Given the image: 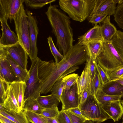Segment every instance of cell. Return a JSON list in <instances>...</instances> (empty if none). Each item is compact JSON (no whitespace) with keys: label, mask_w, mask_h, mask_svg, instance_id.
<instances>
[{"label":"cell","mask_w":123,"mask_h":123,"mask_svg":"<svg viewBox=\"0 0 123 123\" xmlns=\"http://www.w3.org/2000/svg\"><path fill=\"white\" fill-rule=\"evenodd\" d=\"M14 94L21 111L24 105V96L26 87V82L15 81L10 84Z\"/></svg>","instance_id":"cell-17"},{"label":"cell","mask_w":123,"mask_h":123,"mask_svg":"<svg viewBox=\"0 0 123 123\" xmlns=\"http://www.w3.org/2000/svg\"><path fill=\"white\" fill-rule=\"evenodd\" d=\"M47 123H59L56 117L52 118H47Z\"/></svg>","instance_id":"cell-47"},{"label":"cell","mask_w":123,"mask_h":123,"mask_svg":"<svg viewBox=\"0 0 123 123\" xmlns=\"http://www.w3.org/2000/svg\"><path fill=\"white\" fill-rule=\"evenodd\" d=\"M92 94L90 87L81 92L79 97V103L78 107L80 108L87 99L88 96Z\"/></svg>","instance_id":"cell-40"},{"label":"cell","mask_w":123,"mask_h":123,"mask_svg":"<svg viewBox=\"0 0 123 123\" xmlns=\"http://www.w3.org/2000/svg\"><path fill=\"white\" fill-rule=\"evenodd\" d=\"M8 19L0 18L2 35L0 39V46L6 47L14 45L19 42L17 36L12 31L8 23Z\"/></svg>","instance_id":"cell-13"},{"label":"cell","mask_w":123,"mask_h":123,"mask_svg":"<svg viewBox=\"0 0 123 123\" xmlns=\"http://www.w3.org/2000/svg\"><path fill=\"white\" fill-rule=\"evenodd\" d=\"M95 0H60V8L73 20L82 22L89 18Z\"/></svg>","instance_id":"cell-3"},{"label":"cell","mask_w":123,"mask_h":123,"mask_svg":"<svg viewBox=\"0 0 123 123\" xmlns=\"http://www.w3.org/2000/svg\"><path fill=\"white\" fill-rule=\"evenodd\" d=\"M26 111V116L28 121L32 123H47V118L41 114Z\"/></svg>","instance_id":"cell-29"},{"label":"cell","mask_w":123,"mask_h":123,"mask_svg":"<svg viewBox=\"0 0 123 123\" xmlns=\"http://www.w3.org/2000/svg\"><path fill=\"white\" fill-rule=\"evenodd\" d=\"M79 97L77 83L69 89H64L60 97L62 104L61 110L65 111L78 107Z\"/></svg>","instance_id":"cell-11"},{"label":"cell","mask_w":123,"mask_h":123,"mask_svg":"<svg viewBox=\"0 0 123 123\" xmlns=\"http://www.w3.org/2000/svg\"><path fill=\"white\" fill-rule=\"evenodd\" d=\"M111 41L113 45L123 60V32L117 30Z\"/></svg>","instance_id":"cell-25"},{"label":"cell","mask_w":123,"mask_h":123,"mask_svg":"<svg viewBox=\"0 0 123 123\" xmlns=\"http://www.w3.org/2000/svg\"><path fill=\"white\" fill-rule=\"evenodd\" d=\"M68 111L77 116L84 117L80 109L78 107L70 109Z\"/></svg>","instance_id":"cell-45"},{"label":"cell","mask_w":123,"mask_h":123,"mask_svg":"<svg viewBox=\"0 0 123 123\" xmlns=\"http://www.w3.org/2000/svg\"><path fill=\"white\" fill-rule=\"evenodd\" d=\"M0 123H2L1 122H0Z\"/></svg>","instance_id":"cell-52"},{"label":"cell","mask_w":123,"mask_h":123,"mask_svg":"<svg viewBox=\"0 0 123 123\" xmlns=\"http://www.w3.org/2000/svg\"><path fill=\"white\" fill-rule=\"evenodd\" d=\"M0 122L2 123H16L0 114Z\"/></svg>","instance_id":"cell-46"},{"label":"cell","mask_w":123,"mask_h":123,"mask_svg":"<svg viewBox=\"0 0 123 123\" xmlns=\"http://www.w3.org/2000/svg\"><path fill=\"white\" fill-rule=\"evenodd\" d=\"M55 0H24L26 6L32 9L40 8L45 5L50 3Z\"/></svg>","instance_id":"cell-30"},{"label":"cell","mask_w":123,"mask_h":123,"mask_svg":"<svg viewBox=\"0 0 123 123\" xmlns=\"http://www.w3.org/2000/svg\"><path fill=\"white\" fill-rule=\"evenodd\" d=\"M0 104L8 110H14L18 112L21 111L10 85L6 99L3 103Z\"/></svg>","instance_id":"cell-24"},{"label":"cell","mask_w":123,"mask_h":123,"mask_svg":"<svg viewBox=\"0 0 123 123\" xmlns=\"http://www.w3.org/2000/svg\"><path fill=\"white\" fill-rule=\"evenodd\" d=\"M26 111L18 112L14 110L8 111L1 104L0 105V114L16 123H30L26 114Z\"/></svg>","instance_id":"cell-20"},{"label":"cell","mask_w":123,"mask_h":123,"mask_svg":"<svg viewBox=\"0 0 123 123\" xmlns=\"http://www.w3.org/2000/svg\"><path fill=\"white\" fill-rule=\"evenodd\" d=\"M40 105L44 109H50L57 106L60 101L55 95L51 94L39 96L36 99Z\"/></svg>","instance_id":"cell-23"},{"label":"cell","mask_w":123,"mask_h":123,"mask_svg":"<svg viewBox=\"0 0 123 123\" xmlns=\"http://www.w3.org/2000/svg\"><path fill=\"white\" fill-rule=\"evenodd\" d=\"M109 77L111 80L118 78H123V67L111 73Z\"/></svg>","instance_id":"cell-44"},{"label":"cell","mask_w":123,"mask_h":123,"mask_svg":"<svg viewBox=\"0 0 123 123\" xmlns=\"http://www.w3.org/2000/svg\"><path fill=\"white\" fill-rule=\"evenodd\" d=\"M40 59L37 57L32 62L28 71L29 77L26 82V87L24 96V105L36 99L40 95L39 92L40 80L38 74Z\"/></svg>","instance_id":"cell-7"},{"label":"cell","mask_w":123,"mask_h":123,"mask_svg":"<svg viewBox=\"0 0 123 123\" xmlns=\"http://www.w3.org/2000/svg\"><path fill=\"white\" fill-rule=\"evenodd\" d=\"M58 7L57 5H50L45 13L56 38V46L64 56L73 45L75 40L73 38L70 18Z\"/></svg>","instance_id":"cell-2"},{"label":"cell","mask_w":123,"mask_h":123,"mask_svg":"<svg viewBox=\"0 0 123 123\" xmlns=\"http://www.w3.org/2000/svg\"><path fill=\"white\" fill-rule=\"evenodd\" d=\"M113 15L117 25L123 29V0H119Z\"/></svg>","instance_id":"cell-28"},{"label":"cell","mask_w":123,"mask_h":123,"mask_svg":"<svg viewBox=\"0 0 123 123\" xmlns=\"http://www.w3.org/2000/svg\"><path fill=\"white\" fill-rule=\"evenodd\" d=\"M105 112L114 122L117 121L123 115V106L118 100L101 105Z\"/></svg>","instance_id":"cell-15"},{"label":"cell","mask_w":123,"mask_h":123,"mask_svg":"<svg viewBox=\"0 0 123 123\" xmlns=\"http://www.w3.org/2000/svg\"><path fill=\"white\" fill-rule=\"evenodd\" d=\"M79 77L78 74L73 73L63 77V79L65 83L64 89H69L76 83Z\"/></svg>","instance_id":"cell-35"},{"label":"cell","mask_w":123,"mask_h":123,"mask_svg":"<svg viewBox=\"0 0 123 123\" xmlns=\"http://www.w3.org/2000/svg\"><path fill=\"white\" fill-rule=\"evenodd\" d=\"M121 102V103L123 106V101H122Z\"/></svg>","instance_id":"cell-50"},{"label":"cell","mask_w":123,"mask_h":123,"mask_svg":"<svg viewBox=\"0 0 123 123\" xmlns=\"http://www.w3.org/2000/svg\"><path fill=\"white\" fill-rule=\"evenodd\" d=\"M59 123H72L69 117L64 111H61L56 117Z\"/></svg>","instance_id":"cell-42"},{"label":"cell","mask_w":123,"mask_h":123,"mask_svg":"<svg viewBox=\"0 0 123 123\" xmlns=\"http://www.w3.org/2000/svg\"><path fill=\"white\" fill-rule=\"evenodd\" d=\"M91 81L89 70V57L88 56L84 68L77 82L79 95L83 91L90 88Z\"/></svg>","instance_id":"cell-18"},{"label":"cell","mask_w":123,"mask_h":123,"mask_svg":"<svg viewBox=\"0 0 123 123\" xmlns=\"http://www.w3.org/2000/svg\"><path fill=\"white\" fill-rule=\"evenodd\" d=\"M102 86L101 79L97 70L94 76L91 80L90 87L92 94L95 97L98 91Z\"/></svg>","instance_id":"cell-32"},{"label":"cell","mask_w":123,"mask_h":123,"mask_svg":"<svg viewBox=\"0 0 123 123\" xmlns=\"http://www.w3.org/2000/svg\"><path fill=\"white\" fill-rule=\"evenodd\" d=\"M24 0H0V18L13 20Z\"/></svg>","instance_id":"cell-10"},{"label":"cell","mask_w":123,"mask_h":123,"mask_svg":"<svg viewBox=\"0 0 123 123\" xmlns=\"http://www.w3.org/2000/svg\"><path fill=\"white\" fill-rule=\"evenodd\" d=\"M9 85V83L0 77V96L1 103H3L6 98Z\"/></svg>","instance_id":"cell-36"},{"label":"cell","mask_w":123,"mask_h":123,"mask_svg":"<svg viewBox=\"0 0 123 123\" xmlns=\"http://www.w3.org/2000/svg\"><path fill=\"white\" fill-rule=\"evenodd\" d=\"M26 12L28 16L31 44L30 54L29 56L32 62L37 57V39L39 32L38 22L36 17L32 15L30 11L26 10Z\"/></svg>","instance_id":"cell-9"},{"label":"cell","mask_w":123,"mask_h":123,"mask_svg":"<svg viewBox=\"0 0 123 123\" xmlns=\"http://www.w3.org/2000/svg\"><path fill=\"white\" fill-rule=\"evenodd\" d=\"M57 106L48 109H43L41 114L47 118L56 117L59 112Z\"/></svg>","instance_id":"cell-37"},{"label":"cell","mask_w":123,"mask_h":123,"mask_svg":"<svg viewBox=\"0 0 123 123\" xmlns=\"http://www.w3.org/2000/svg\"><path fill=\"white\" fill-rule=\"evenodd\" d=\"M97 64V59H93L89 57V70L91 80L93 78L96 73Z\"/></svg>","instance_id":"cell-43"},{"label":"cell","mask_w":123,"mask_h":123,"mask_svg":"<svg viewBox=\"0 0 123 123\" xmlns=\"http://www.w3.org/2000/svg\"><path fill=\"white\" fill-rule=\"evenodd\" d=\"M122 119H123V121L122 122H123V117L122 118Z\"/></svg>","instance_id":"cell-51"},{"label":"cell","mask_w":123,"mask_h":123,"mask_svg":"<svg viewBox=\"0 0 123 123\" xmlns=\"http://www.w3.org/2000/svg\"><path fill=\"white\" fill-rule=\"evenodd\" d=\"M103 42L102 41H93L90 42L86 46L88 56L90 58L97 59L101 49Z\"/></svg>","instance_id":"cell-26"},{"label":"cell","mask_w":123,"mask_h":123,"mask_svg":"<svg viewBox=\"0 0 123 123\" xmlns=\"http://www.w3.org/2000/svg\"><path fill=\"white\" fill-rule=\"evenodd\" d=\"M80 109L84 117L96 123H100L111 119L92 94L88 96Z\"/></svg>","instance_id":"cell-6"},{"label":"cell","mask_w":123,"mask_h":123,"mask_svg":"<svg viewBox=\"0 0 123 123\" xmlns=\"http://www.w3.org/2000/svg\"><path fill=\"white\" fill-rule=\"evenodd\" d=\"M119 0H95L93 7L89 18L93 14L111 15L114 14Z\"/></svg>","instance_id":"cell-12"},{"label":"cell","mask_w":123,"mask_h":123,"mask_svg":"<svg viewBox=\"0 0 123 123\" xmlns=\"http://www.w3.org/2000/svg\"><path fill=\"white\" fill-rule=\"evenodd\" d=\"M0 53L2 54L5 56L18 80L26 82L29 77L28 71L25 70L16 63L1 47H0Z\"/></svg>","instance_id":"cell-14"},{"label":"cell","mask_w":123,"mask_h":123,"mask_svg":"<svg viewBox=\"0 0 123 123\" xmlns=\"http://www.w3.org/2000/svg\"><path fill=\"white\" fill-rule=\"evenodd\" d=\"M43 109L36 99L25 105L23 110L28 111L41 114Z\"/></svg>","instance_id":"cell-34"},{"label":"cell","mask_w":123,"mask_h":123,"mask_svg":"<svg viewBox=\"0 0 123 123\" xmlns=\"http://www.w3.org/2000/svg\"><path fill=\"white\" fill-rule=\"evenodd\" d=\"M17 64L27 70L28 56L26 51L18 42L13 45L6 47L0 46Z\"/></svg>","instance_id":"cell-8"},{"label":"cell","mask_w":123,"mask_h":123,"mask_svg":"<svg viewBox=\"0 0 123 123\" xmlns=\"http://www.w3.org/2000/svg\"><path fill=\"white\" fill-rule=\"evenodd\" d=\"M78 43L81 45L86 46L90 42L95 41H102L100 26L95 24L84 35L77 39Z\"/></svg>","instance_id":"cell-16"},{"label":"cell","mask_w":123,"mask_h":123,"mask_svg":"<svg viewBox=\"0 0 123 123\" xmlns=\"http://www.w3.org/2000/svg\"><path fill=\"white\" fill-rule=\"evenodd\" d=\"M84 123H94V122L92 120L87 119L84 122Z\"/></svg>","instance_id":"cell-49"},{"label":"cell","mask_w":123,"mask_h":123,"mask_svg":"<svg viewBox=\"0 0 123 123\" xmlns=\"http://www.w3.org/2000/svg\"><path fill=\"white\" fill-rule=\"evenodd\" d=\"M122 123H123V122H122Z\"/></svg>","instance_id":"cell-53"},{"label":"cell","mask_w":123,"mask_h":123,"mask_svg":"<svg viewBox=\"0 0 123 123\" xmlns=\"http://www.w3.org/2000/svg\"><path fill=\"white\" fill-rule=\"evenodd\" d=\"M64 111L69 117L72 123H84L85 121L88 119L84 117L77 116L68 111Z\"/></svg>","instance_id":"cell-38"},{"label":"cell","mask_w":123,"mask_h":123,"mask_svg":"<svg viewBox=\"0 0 123 123\" xmlns=\"http://www.w3.org/2000/svg\"><path fill=\"white\" fill-rule=\"evenodd\" d=\"M0 77L9 84L18 81L13 72L11 66L5 56L0 53Z\"/></svg>","instance_id":"cell-19"},{"label":"cell","mask_w":123,"mask_h":123,"mask_svg":"<svg viewBox=\"0 0 123 123\" xmlns=\"http://www.w3.org/2000/svg\"><path fill=\"white\" fill-rule=\"evenodd\" d=\"M105 93L112 96H123V86L112 80L102 85L101 88Z\"/></svg>","instance_id":"cell-22"},{"label":"cell","mask_w":123,"mask_h":123,"mask_svg":"<svg viewBox=\"0 0 123 123\" xmlns=\"http://www.w3.org/2000/svg\"><path fill=\"white\" fill-rule=\"evenodd\" d=\"M107 16L93 14L91 15L89 18V22L96 24L101 22Z\"/></svg>","instance_id":"cell-41"},{"label":"cell","mask_w":123,"mask_h":123,"mask_svg":"<svg viewBox=\"0 0 123 123\" xmlns=\"http://www.w3.org/2000/svg\"><path fill=\"white\" fill-rule=\"evenodd\" d=\"M97 64L109 77L111 73L123 67V60L111 41H103L101 49L97 56Z\"/></svg>","instance_id":"cell-4"},{"label":"cell","mask_w":123,"mask_h":123,"mask_svg":"<svg viewBox=\"0 0 123 123\" xmlns=\"http://www.w3.org/2000/svg\"><path fill=\"white\" fill-rule=\"evenodd\" d=\"M65 83L63 78L58 80L54 84L50 92L55 95L60 101V97L65 88Z\"/></svg>","instance_id":"cell-31"},{"label":"cell","mask_w":123,"mask_h":123,"mask_svg":"<svg viewBox=\"0 0 123 123\" xmlns=\"http://www.w3.org/2000/svg\"><path fill=\"white\" fill-rule=\"evenodd\" d=\"M47 40L50 50L54 57L55 62L58 63L63 59L64 56L56 47L51 37L49 36L47 38Z\"/></svg>","instance_id":"cell-33"},{"label":"cell","mask_w":123,"mask_h":123,"mask_svg":"<svg viewBox=\"0 0 123 123\" xmlns=\"http://www.w3.org/2000/svg\"><path fill=\"white\" fill-rule=\"evenodd\" d=\"M122 97L107 94L100 88L98 91L96 98L98 102L101 105H103L112 102L120 100Z\"/></svg>","instance_id":"cell-27"},{"label":"cell","mask_w":123,"mask_h":123,"mask_svg":"<svg viewBox=\"0 0 123 123\" xmlns=\"http://www.w3.org/2000/svg\"><path fill=\"white\" fill-rule=\"evenodd\" d=\"M28 17L23 4L14 17L13 20L19 42L29 56L30 54L31 44Z\"/></svg>","instance_id":"cell-5"},{"label":"cell","mask_w":123,"mask_h":123,"mask_svg":"<svg viewBox=\"0 0 123 123\" xmlns=\"http://www.w3.org/2000/svg\"><path fill=\"white\" fill-rule=\"evenodd\" d=\"M86 46L77 43L73 45L58 63L40 59L38 74L40 80L39 92L46 94L50 92L55 83L59 79L79 68L78 65L86 62L88 57Z\"/></svg>","instance_id":"cell-1"},{"label":"cell","mask_w":123,"mask_h":123,"mask_svg":"<svg viewBox=\"0 0 123 123\" xmlns=\"http://www.w3.org/2000/svg\"><path fill=\"white\" fill-rule=\"evenodd\" d=\"M96 69L100 77L102 85L111 80L105 71L98 64L97 65Z\"/></svg>","instance_id":"cell-39"},{"label":"cell","mask_w":123,"mask_h":123,"mask_svg":"<svg viewBox=\"0 0 123 123\" xmlns=\"http://www.w3.org/2000/svg\"><path fill=\"white\" fill-rule=\"evenodd\" d=\"M113 80L115 81L123 86V78H118Z\"/></svg>","instance_id":"cell-48"},{"label":"cell","mask_w":123,"mask_h":123,"mask_svg":"<svg viewBox=\"0 0 123 123\" xmlns=\"http://www.w3.org/2000/svg\"><path fill=\"white\" fill-rule=\"evenodd\" d=\"M110 16H107L100 25L103 41H111L117 30L114 25L111 23Z\"/></svg>","instance_id":"cell-21"}]
</instances>
